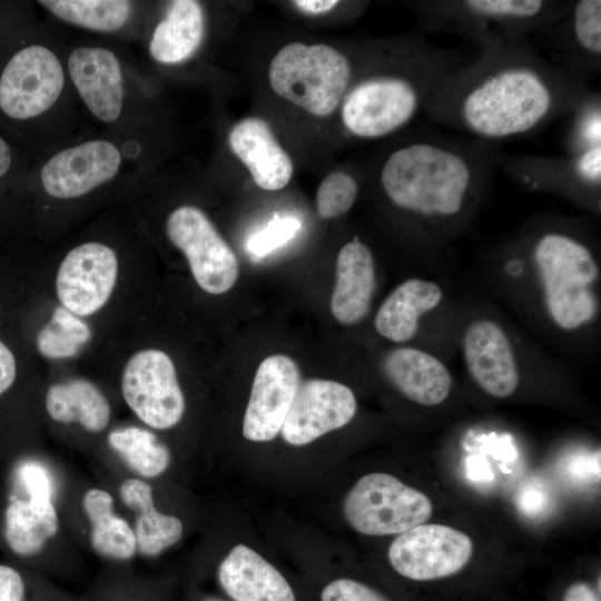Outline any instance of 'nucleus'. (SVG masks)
I'll list each match as a JSON object with an SVG mask.
<instances>
[{
  "instance_id": "obj_1",
  "label": "nucleus",
  "mask_w": 601,
  "mask_h": 601,
  "mask_svg": "<svg viewBox=\"0 0 601 601\" xmlns=\"http://www.w3.org/2000/svg\"><path fill=\"white\" fill-rule=\"evenodd\" d=\"M479 50L428 99L424 111L432 122L496 144L570 115L593 92L585 81L544 59L528 39Z\"/></svg>"
},
{
  "instance_id": "obj_2",
  "label": "nucleus",
  "mask_w": 601,
  "mask_h": 601,
  "mask_svg": "<svg viewBox=\"0 0 601 601\" xmlns=\"http://www.w3.org/2000/svg\"><path fill=\"white\" fill-rule=\"evenodd\" d=\"M499 154L494 142L425 131L388 154L380 186L402 210L425 220L454 219L490 180Z\"/></svg>"
},
{
  "instance_id": "obj_3",
  "label": "nucleus",
  "mask_w": 601,
  "mask_h": 601,
  "mask_svg": "<svg viewBox=\"0 0 601 601\" xmlns=\"http://www.w3.org/2000/svg\"><path fill=\"white\" fill-rule=\"evenodd\" d=\"M467 60L463 51L418 38L403 70L370 75L345 95L343 125L357 138L393 134L424 110L439 85Z\"/></svg>"
},
{
  "instance_id": "obj_4",
  "label": "nucleus",
  "mask_w": 601,
  "mask_h": 601,
  "mask_svg": "<svg viewBox=\"0 0 601 601\" xmlns=\"http://www.w3.org/2000/svg\"><path fill=\"white\" fill-rule=\"evenodd\" d=\"M573 1L425 0L417 13L425 31L452 33L479 48L528 39L559 21Z\"/></svg>"
},
{
  "instance_id": "obj_5",
  "label": "nucleus",
  "mask_w": 601,
  "mask_h": 601,
  "mask_svg": "<svg viewBox=\"0 0 601 601\" xmlns=\"http://www.w3.org/2000/svg\"><path fill=\"white\" fill-rule=\"evenodd\" d=\"M268 78L279 97L315 116H327L344 98L352 66L334 47L290 42L272 59Z\"/></svg>"
},
{
  "instance_id": "obj_6",
  "label": "nucleus",
  "mask_w": 601,
  "mask_h": 601,
  "mask_svg": "<svg viewBox=\"0 0 601 601\" xmlns=\"http://www.w3.org/2000/svg\"><path fill=\"white\" fill-rule=\"evenodd\" d=\"M533 256L553 321L568 331L590 321L597 300L589 285L599 275L590 249L566 234L548 231L536 239Z\"/></svg>"
},
{
  "instance_id": "obj_7",
  "label": "nucleus",
  "mask_w": 601,
  "mask_h": 601,
  "mask_svg": "<svg viewBox=\"0 0 601 601\" xmlns=\"http://www.w3.org/2000/svg\"><path fill=\"white\" fill-rule=\"evenodd\" d=\"M344 516L366 535L401 534L423 524L432 514L427 495L397 477L374 472L362 476L346 494Z\"/></svg>"
},
{
  "instance_id": "obj_8",
  "label": "nucleus",
  "mask_w": 601,
  "mask_h": 601,
  "mask_svg": "<svg viewBox=\"0 0 601 601\" xmlns=\"http://www.w3.org/2000/svg\"><path fill=\"white\" fill-rule=\"evenodd\" d=\"M125 402L136 416L156 430L174 427L185 412V397L171 358L159 349L137 352L121 377Z\"/></svg>"
},
{
  "instance_id": "obj_9",
  "label": "nucleus",
  "mask_w": 601,
  "mask_h": 601,
  "mask_svg": "<svg viewBox=\"0 0 601 601\" xmlns=\"http://www.w3.org/2000/svg\"><path fill=\"white\" fill-rule=\"evenodd\" d=\"M173 244L186 256L191 274L205 292L224 294L238 277V262L209 218L194 206L174 210L166 225Z\"/></svg>"
},
{
  "instance_id": "obj_10",
  "label": "nucleus",
  "mask_w": 601,
  "mask_h": 601,
  "mask_svg": "<svg viewBox=\"0 0 601 601\" xmlns=\"http://www.w3.org/2000/svg\"><path fill=\"white\" fill-rule=\"evenodd\" d=\"M473 554V542L444 524H420L401 534L387 552L392 568L414 581H432L461 571Z\"/></svg>"
},
{
  "instance_id": "obj_11",
  "label": "nucleus",
  "mask_w": 601,
  "mask_h": 601,
  "mask_svg": "<svg viewBox=\"0 0 601 601\" xmlns=\"http://www.w3.org/2000/svg\"><path fill=\"white\" fill-rule=\"evenodd\" d=\"M63 70L55 53L42 46L18 51L0 78V108L13 119H28L49 109L63 87Z\"/></svg>"
},
{
  "instance_id": "obj_12",
  "label": "nucleus",
  "mask_w": 601,
  "mask_h": 601,
  "mask_svg": "<svg viewBox=\"0 0 601 601\" xmlns=\"http://www.w3.org/2000/svg\"><path fill=\"white\" fill-rule=\"evenodd\" d=\"M115 252L100 243L71 249L57 273V295L65 308L77 316L99 311L109 299L117 279Z\"/></svg>"
},
{
  "instance_id": "obj_13",
  "label": "nucleus",
  "mask_w": 601,
  "mask_h": 601,
  "mask_svg": "<svg viewBox=\"0 0 601 601\" xmlns=\"http://www.w3.org/2000/svg\"><path fill=\"white\" fill-rule=\"evenodd\" d=\"M352 390L338 382L309 380L300 383L280 433L285 442L300 446L345 426L356 413Z\"/></svg>"
},
{
  "instance_id": "obj_14",
  "label": "nucleus",
  "mask_w": 601,
  "mask_h": 601,
  "mask_svg": "<svg viewBox=\"0 0 601 601\" xmlns=\"http://www.w3.org/2000/svg\"><path fill=\"white\" fill-rule=\"evenodd\" d=\"M299 384L298 367L290 357L277 354L265 358L255 374L245 412V439L267 442L276 437Z\"/></svg>"
},
{
  "instance_id": "obj_15",
  "label": "nucleus",
  "mask_w": 601,
  "mask_h": 601,
  "mask_svg": "<svg viewBox=\"0 0 601 601\" xmlns=\"http://www.w3.org/2000/svg\"><path fill=\"white\" fill-rule=\"evenodd\" d=\"M120 162L115 145L91 140L56 154L42 167L40 177L50 196L73 198L112 178Z\"/></svg>"
},
{
  "instance_id": "obj_16",
  "label": "nucleus",
  "mask_w": 601,
  "mask_h": 601,
  "mask_svg": "<svg viewBox=\"0 0 601 601\" xmlns=\"http://www.w3.org/2000/svg\"><path fill=\"white\" fill-rule=\"evenodd\" d=\"M496 168L516 181L541 189L544 186L592 189L601 185V147L561 157L499 154Z\"/></svg>"
},
{
  "instance_id": "obj_17",
  "label": "nucleus",
  "mask_w": 601,
  "mask_h": 601,
  "mask_svg": "<svg viewBox=\"0 0 601 601\" xmlns=\"http://www.w3.org/2000/svg\"><path fill=\"white\" fill-rule=\"evenodd\" d=\"M543 31L561 59V68L583 81L587 76L600 75V0L573 1L570 10Z\"/></svg>"
},
{
  "instance_id": "obj_18",
  "label": "nucleus",
  "mask_w": 601,
  "mask_h": 601,
  "mask_svg": "<svg viewBox=\"0 0 601 601\" xmlns=\"http://www.w3.org/2000/svg\"><path fill=\"white\" fill-rule=\"evenodd\" d=\"M464 358L480 387L494 397L510 396L519 385V371L511 344L494 322H473L463 336Z\"/></svg>"
},
{
  "instance_id": "obj_19",
  "label": "nucleus",
  "mask_w": 601,
  "mask_h": 601,
  "mask_svg": "<svg viewBox=\"0 0 601 601\" xmlns=\"http://www.w3.org/2000/svg\"><path fill=\"white\" fill-rule=\"evenodd\" d=\"M70 77L89 110L100 120L118 118L124 87L117 57L104 48H78L68 60Z\"/></svg>"
},
{
  "instance_id": "obj_20",
  "label": "nucleus",
  "mask_w": 601,
  "mask_h": 601,
  "mask_svg": "<svg viewBox=\"0 0 601 601\" xmlns=\"http://www.w3.org/2000/svg\"><path fill=\"white\" fill-rule=\"evenodd\" d=\"M228 141L258 187L278 190L289 183L293 162L264 119H242L231 128Z\"/></svg>"
},
{
  "instance_id": "obj_21",
  "label": "nucleus",
  "mask_w": 601,
  "mask_h": 601,
  "mask_svg": "<svg viewBox=\"0 0 601 601\" xmlns=\"http://www.w3.org/2000/svg\"><path fill=\"white\" fill-rule=\"evenodd\" d=\"M217 579L233 601H296L284 575L244 544H237L224 558Z\"/></svg>"
},
{
  "instance_id": "obj_22",
  "label": "nucleus",
  "mask_w": 601,
  "mask_h": 601,
  "mask_svg": "<svg viewBox=\"0 0 601 601\" xmlns=\"http://www.w3.org/2000/svg\"><path fill=\"white\" fill-rule=\"evenodd\" d=\"M374 287L373 255L355 236L337 255L336 283L331 299L334 317L346 325L361 321L370 309Z\"/></svg>"
},
{
  "instance_id": "obj_23",
  "label": "nucleus",
  "mask_w": 601,
  "mask_h": 601,
  "mask_svg": "<svg viewBox=\"0 0 601 601\" xmlns=\"http://www.w3.org/2000/svg\"><path fill=\"white\" fill-rule=\"evenodd\" d=\"M384 370L395 387L407 398L434 406L444 402L452 388V376L435 356L413 347L391 351Z\"/></svg>"
},
{
  "instance_id": "obj_24",
  "label": "nucleus",
  "mask_w": 601,
  "mask_h": 601,
  "mask_svg": "<svg viewBox=\"0 0 601 601\" xmlns=\"http://www.w3.org/2000/svg\"><path fill=\"white\" fill-rule=\"evenodd\" d=\"M442 295V288L432 280L411 278L403 282L378 308L376 331L392 342L411 339L417 331L420 316L435 308Z\"/></svg>"
},
{
  "instance_id": "obj_25",
  "label": "nucleus",
  "mask_w": 601,
  "mask_h": 601,
  "mask_svg": "<svg viewBox=\"0 0 601 601\" xmlns=\"http://www.w3.org/2000/svg\"><path fill=\"white\" fill-rule=\"evenodd\" d=\"M119 495L124 504L136 512L134 532L139 553L157 556L180 540L184 532L181 521L157 510L152 489L145 480H125L120 484Z\"/></svg>"
},
{
  "instance_id": "obj_26",
  "label": "nucleus",
  "mask_w": 601,
  "mask_h": 601,
  "mask_svg": "<svg viewBox=\"0 0 601 601\" xmlns=\"http://www.w3.org/2000/svg\"><path fill=\"white\" fill-rule=\"evenodd\" d=\"M59 530L53 500L14 497L4 512V539L20 556L39 553Z\"/></svg>"
},
{
  "instance_id": "obj_27",
  "label": "nucleus",
  "mask_w": 601,
  "mask_h": 601,
  "mask_svg": "<svg viewBox=\"0 0 601 601\" xmlns=\"http://www.w3.org/2000/svg\"><path fill=\"white\" fill-rule=\"evenodd\" d=\"M204 35V13L193 0H176L166 18L156 27L149 50L162 63H177L188 59L199 47Z\"/></svg>"
},
{
  "instance_id": "obj_28",
  "label": "nucleus",
  "mask_w": 601,
  "mask_h": 601,
  "mask_svg": "<svg viewBox=\"0 0 601 601\" xmlns=\"http://www.w3.org/2000/svg\"><path fill=\"white\" fill-rule=\"evenodd\" d=\"M49 416L59 423H79L89 432H101L110 420V405L100 390L87 380L52 384L46 395Z\"/></svg>"
},
{
  "instance_id": "obj_29",
  "label": "nucleus",
  "mask_w": 601,
  "mask_h": 601,
  "mask_svg": "<svg viewBox=\"0 0 601 601\" xmlns=\"http://www.w3.org/2000/svg\"><path fill=\"white\" fill-rule=\"evenodd\" d=\"M82 509L90 522V543L101 556L130 560L137 553L134 528L114 510V497L102 489H90L82 497Z\"/></svg>"
},
{
  "instance_id": "obj_30",
  "label": "nucleus",
  "mask_w": 601,
  "mask_h": 601,
  "mask_svg": "<svg viewBox=\"0 0 601 601\" xmlns=\"http://www.w3.org/2000/svg\"><path fill=\"white\" fill-rule=\"evenodd\" d=\"M109 446L140 479L161 475L170 464V452L156 435L142 427L126 426L108 435Z\"/></svg>"
},
{
  "instance_id": "obj_31",
  "label": "nucleus",
  "mask_w": 601,
  "mask_h": 601,
  "mask_svg": "<svg viewBox=\"0 0 601 601\" xmlns=\"http://www.w3.org/2000/svg\"><path fill=\"white\" fill-rule=\"evenodd\" d=\"M55 16L77 26L114 31L128 19L130 2L124 0H42Z\"/></svg>"
},
{
  "instance_id": "obj_32",
  "label": "nucleus",
  "mask_w": 601,
  "mask_h": 601,
  "mask_svg": "<svg viewBox=\"0 0 601 601\" xmlns=\"http://www.w3.org/2000/svg\"><path fill=\"white\" fill-rule=\"evenodd\" d=\"M90 337L89 326L60 306L53 311L50 323L39 332L37 347L46 357L67 358L77 355Z\"/></svg>"
},
{
  "instance_id": "obj_33",
  "label": "nucleus",
  "mask_w": 601,
  "mask_h": 601,
  "mask_svg": "<svg viewBox=\"0 0 601 601\" xmlns=\"http://www.w3.org/2000/svg\"><path fill=\"white\" fill-rule=\"evenodd\" d=\"M568 154L601 147V100L594 91L571 114Z\"/></svg>"
},
{
  "instance_id": "obj_34",
  "label": "nucleus",
  "mask_w": 601,
  "mask_h": 601,
  "mask_svg": "<svg viewBox=\"0 0 601 601\" xmlns=\"http://www.w3.org/2000/svg\"><path fill=\"white\" fill-rule=\"evenodd\" d=\"M357 195L358 183L353 175L345 171L331 173L317 189V213L325 219L339 217L352 208Z\"/></svg>"
},
{
  "instance_id": "obj_35",
  "label": "nucleus",
  "mask_w": 601,
  "mask_h": 601,
  "mask_svg": "<svg viewBox=\"0 0 601 601\" xmlns=\"http://www.w3.org/2000/svg\"><path fill=\"white\" fill-rule=\"evenodd\" d=\"M302 226L297 217L275 214L258 231L249 236L246 250L254 258H262L290 240Z\"/></svg>"
},
{
  "instance_id": "obj_36",
  "label": "nucleus",
  "mask_w": 601,
  "mask_h": 601,
  "mask_svg": "<svg viewBox=\"0 0 601 601\" xmlns=\"http://www.w3.org/2000/svg\"><path fill=\"white\" fill-rule=\"evenodd\" d=\"M16 475L27 497L53 500V479L42 463L35 460L23 461L18 465Z\"/></svg>"
},
{
  "instance_id": "obj_37",
  "label": "nucleus",
  "mask_w": 601,
  "mask_h": 601,
  "mask_svg": "<svg viewBox=\"0 0 601 601\" xmlns=\"http://www.w3.org/2000/svg\"><path fill=\"white\" fill-rule=\"evenodd\" d=\"M321 601H388L383 594L359 581L341 578L329 582L321 593Z\"/></svg>"
},
{
  "instance_id": "obj_38",
  "label": "nucleus",
  "mask_w": 601,
  "mask_h": 601,
  "mask_svg": "<svg viewBox=\"0 0 601 601\" xmlns=\"http://www.w3.org/2000/svg\"><path fill=\"white\" fill-rule=\"evenodd\" d=\"M26 583L13 566L0 564V601H24Z\"/></svg>"
},
{
  "instance_id": "obj_39",
  "label": "nucleus",
  "mask_w": 601,
  "mask_h": 601,
  "mask_svg": "<svg viewBox=\"0 0 601 601\" xmlns=\"http://www.w3.org/2000/svg\"><path fill=\"white\" fill-rule=\"evenodd\" d=\"M16 361L12 352L0 341V395L14 382Z\"/></svg>"
},
{
  "instance_id": "obj_40",
  "label": "nucleus",
  "mask_w": 601,
  "mask_h": 601,
  "mask_svg": "<svg viewBox=\"0 0 601 601\" xmlns=\"http://www.w3.org/2000/svg\"><path fill=\"white\" fill-rule=\"evenodd\" d=\"M563 601H600V599L590 584L575 582L565 590Z\"/></svg>"
},
{
  "instance_id": "obj_41",
  "label": "nucleus",
  "mask_w": 601,
  "mask_h": 601,
  "mask_svg": "<svg viewBox=\"0 0 601 601\" xmlns=\"http://www.w3.org/2000/svg\"><path fill=\"white\" fill-rule=\"evenodd\" d=\"M293 4L307 14H322L331 11L338 4L336 0H296Z\"/></svg>"
},
{
  "instance_id": "obj_42",
  "label": "nucleus",
  "mask_w": 601,
  "mask_h": 601,
  "mask_svg": "<svg viewBox=\"0 0 601 601\" xmlns=\"http://www.w3.org/2000/svg\"><path fill=\"white\" fill-rule=\"evenodd\" d=\"M11 165V152L8 145L0 137V176L4 175Z\"/></svg>"
},
{
  "instance_id": "obj_43",
  "label": "nucleus",
  "mask_w": 601,
  "mask_h": 601,
  "mask_svg": "<svg viewBox=\"0 0 601 601\" xmlns=\"http://www.w3.org/2000/svg\"><path fill=\"white\" fill-rule=\"evenodd\" d=\"M203 601H225V600L216 598V597H208V598L204 599Z\"/></svg>"
}]
</instances>
